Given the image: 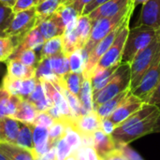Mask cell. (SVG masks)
Wrapping results in <instances>:
<instances>
[{"label": "cell", "mask_w": 160, "mask_h": 160, "mask_svg": "<svg viewBox=\"0 0 160 160\" xmlns=\"http://www.w3.org/2000/svg\"><path fill=\"white\" fill-rule=\"evenodd\" d=\"M107 1H110V0H93L91 3H89L84 8H83V11L82 13V15H88L91 11H93L94 9H96L98 7H99L100 5L106 3Z\"/></svg>", "instance_id": "49"}, {"label": "cell", "mask_w": 160, "mask_h": 160, "mask_svg": "<svg viewBox=\"0 0 160 160\" xmlns=\"http://www.w3.org/2000/svg\"><path fill=\"white\" fill-rule=\"evenodd\" d=\"M116 149L121 150V152L123 153V155L125 156L127 160H144L138 152H136L134 149H132L130 146H128V144L121 145Z\"/></svg>", "instance_id": "45"}, {"label": "cell", "mask_w": 160, "mask_h": 160, "mask_svg": "<svg viewBox=\"0 0 160 160\" xmlns=\"http://www.w3.org/2000/svg\"><path fill=\"white\" fill-rule=\"evenodd\" d=\"M0 160H9L4 154H2L1 152H0Z\"/></svg>", "instance_id": "59"}, {"label": "cell", "mask_w": 160, "mask_h": 160, "mask_svg": "<svg viewBox=\"0 0 160 160\" xmlns=\"http://www.w3.org/2000/svg\"><path fill=\"white\" fill-rule=\"evenodd\" d=\"M21 99L22 98L11 95L0 86V119L6 116L13 117Z\"/></svg>", "instance_id": "20"}, {"label": "cell", "mask_w": 160, "mask_h": 160, "mask_svg": "<svg viewBox=\"0 0 160 160\" xmlns=\"http://www.w3.org/2000/svg\"><path fill=\"white\" fill-rule=\"evenodd\" d=\"M16 42L13 38L0 36V63H6L15 50Z\"/></svg>", "instance_id": "38"}, {"label": "cell", "mask_w": 160, "mask_h": 160, "mask_svg": "<svg viewBox=\"0 0 160 160\" xmlns=\"http://www.w3.org/2000/svg\"><path fill=\"white\" fill-rule=\"evenodd\" d=\"M82 81H83L82 74L69 71L61 80H59L58 82H55V83H58L59 85L65 87L70 93H72L73 95H75L79 98V94L81 91Z\"/></svg>", "instance_id": "30"}, {"label": "cell", "mask_w": 160, "mask_h": 160, "mask_svg": "<svg viewBox=\"0 0 160 160\" xmlns=\"http://www.w3.org/2000/svg\"><path fill=\"white\" fill-rule=\"evenodd\" d=\"M133 12L128 13L127 18L125 19L115 39L113 40L112 44L109 48V50L103 54V56L99 59L98 63L97 64L95 70H99L102 68H107L114 66H119L121 64L122 53L124 51L125 43L128 38V34L129 31V22ZM93 72V73H94Z\"/></svg>", "instance_id": "6"}, {"label": "cell", "mask_w": 160, "mask_h": 160, "mask_svg": "<svg viewBox=\"0 0 160 160\" xmlns=\"http://www.w3.org/2000/svg\"><path fill=\"white\" fill-rule=\"evenodd\" d=\"M33 129H34L33 124H24L21 122V127H20L19 134H18L15 144L21 147L32 150L34 148Z\"/></svg>", "instance_id": "33"}, {"label": "cell", "mask_w": 160, "mask_h": 160, "mask_svg": "<svg viewBox=\"0 0 160 160\" xmlns=\"http://www.w3.org/2000/svg\"><path fill=\"white\" fill-rule=\"evenodd\" d=\"M73 128L82 136L94 134L97 130L101 129V119L95 111L74 119L71 123Z\"/></svg>", "instance_id": "14"}, {"label": "cell", "mask_w": 160, "mask_h": 160, "mask_svg": "<svg viewBox=\"0 0 160 160\" xmlns=\"http://www.w3.org/2000/svg\"><path fill=\"white\" fill-rule=\"evenodd\" d=\"M37 25V14L35 8L14 13L8 26L0 36L13 38L15 42L19 41L25 34Z\"/></svg>", "instance_id": "7"}, {"label": "cell", "mask_w": 160, "mask_h": 160, "mask_svg": "<svg viewBox=\"0 0 160 160\" xmlns=\"http://www.w3.org/2000/svg\"><path fill=\"white\" fill-rule=\"evenodd\" d=\"M143 103L144 102L141 98L134 96L130 91L121 104L117 107V109L111 114L109 119L117 127L126 119H128L132 113L137 112L143 105Z\"/></svg>", "instance_id": "11"}, {"label": "cell", "mask_w": 160, "mask_h": 160, "mask_svg": "<svg viewBox=\"0 0 160 160\" xmlns=\"http://www.w3.org/2000/svg\"><path fill=\"white\" fill-rule=\"evenodd\" d=\"M160 82V52L150 68L146 70L138 86L131 93L141 98L143 102L152 94Z\"/></svg>", "instance_id": "8"}, {"label": "cell", "mask_w": 160, "mask_h": 160, "mask_svg": "<svg viewBox=\"0 0 160 160\" xmlns=\"http://www.w3.org/2000/svg\"><path fill=\"white\" fill-rule=\"evenodd\" d=\"M94 149L98 158H102L107 154L116 149V147L112 136L107 135L101 129H98L94 133Z\"/></svg>", "instance_id": "23"}, {"label": "cell", "mask_w": 160, "mask_h": 160, "mask_svg": "<svg viewBox=\"0 0 160 160\" xmlns=\"http://www.w3.org/2000/svg\"><path fill=\"white\" fill-rule=\"evenodd\" d=\"M40 0H16V3L14 7L12 8V10L14 13L27 10L32 8H35Z\"/></svg>", "instance_id": "44"}, {"label": "cell", "mask_w": 160, "mask_h": 160, "mask_svg": "<svg viewBox=\"0 0 160 160\" xmlns=\"http://www.w3.org/2000/svg\"><path fill=\"white\" fill-rule=\"evenodd\" d=\"M137 25H145L160 30V0H148L142 5Z\"/></svg>", "instance_id": "13"}, {"label": "cell", "mask_w": 160, "mask_h": 160, "mask_svg": "<svg viewBox=\"0 0 160 160\" xmlns=\"http://www.w3.org/2000/svg\"><path fill=\"white\" fill-rule=\"evenodd\" d=\"M118 66L102 68L99 70H96L92 77H91V83H92V89L93 94L102 89L113 77Z\"/></svg>", "instance_id": "26"}, {"label": "cell", "mask_w": 160, "mask_h": 160, "mask_svg": "<svg viewBox=\"0 0 160 160\" xmlns=\"http://www.w3.org/2000/svg\"><path fill=\"white\" fill-rule=\"evenodd\" d=\"M75 0H61V5H72Z\"/></svg>", "instance_id": "57"}, {"label": "cell", "mask_w": 160, "mask_h": 160, "mask_svg": "<svg viewBox=\"0 0 160 160\" xmlns=\"http://www.w3.org/2000/svg\"><path fill=\"white\" fill-rule=\"evenodd\" d=\"M148 0H131L132 4H133V7L136 8L138 5H143L145 2H147Z\"/></svg>", "instance_id": "56"}, {"label": "cell", "mask_w": 160, "mask_h": 160, "mask_svg": "<svg viewBox=\"0 0 160 160\" xmlns=\"http://www.w3.org/2000/svg\"><path fill=\"white\" fill-rule=\"evenodd\" d=\"M131 78L130 64L121 63L112 80L99 91L93 94V108L97 110L98 106L114 98L118 94L129 88Z\"/></svg>", "instance_id": "1"}, {"label": "cell", "mask_w": 160, "mask_h": 160, "mask_svg": "<svg viewBox=\"0 0 160 160\" xmlns=\"http://www.w3.org/2000/svg\"><path fill=\"white\" fill-rule=\"evenodd\" d=\"M20 127L21 122L13 117L6 116L0 119V142L15 144Z\"/></svg>", "instance_id": "16"}, {"label": "cell", "mask_w": 160, "mask_h": 160, "mask_svg": "<svg viewBox=\"0 0 160 160\" xmlns=\"http://www.w3.org/2000/svg\"><path fill=\"white\" fill-rule=\"evenodd\" d=\"M56 150V158L55 160H65L68 157H69L72 153L71 146L68 143L65 138L59 140L55 144Z\"/></svg>", "instance_id": "41"}, {"label": "cell", "mask_w": 160, "mask_h": 160, "mask_svg": "<svg viewBox=\"0 0 160 160\" xmlns=\"http://www.w3.org/2000/svg\"><path fill=\"white\" fill-rule=\"evenodd\" d=\"M38 112L33 104H31L28 100L22 98L19 102L13 118L24 124H33Z\"/></svg>", "instance_id": "24"}, {"label": "cell", "mask_w": 160, "mask_h": 160, "mask_svg": "<svg viewBox=\"0 0 160 160\" xmlns=\"http://www.w3.org/2000/svg\"><path fill=\"white\" fill-rule=\"evenodd\" d=\"M48 139H49V129L47 128L34 126V129H33L34 147H38L47 143Z\"/></svg>", "instance_id": "40"}, {"label": "cell", "mask_w": 160, "mask_h": 160, "mask_svg": "<svg viewBox=\"0 0 160 160\" xmlns=\"http://www.w3.org/2000/svg\"><path fill=\"white\" fill-rule=\"evenodd\" d=\"M82 145L84 147H94V134L82 135Z\"/></svg>", "instance_id": "52"}, {"label": "cell", "mask_w": 160, "mask_h": 160, "mask_svg": "<svg viewBox=\"0 0 160 160\" xmlns=\"http://www.w3.org/2000/svg\"><path fill=\"white\" fill-rule=\"evenodd\" d=\"M92 21L90 20V18L88 17V15H80L78 20H77V23H76V34L79 39V46L80 49H83L84 46L86 45L90 34H91V30H92Z\"/></svg>", "instance_id": "27"}, {"label": "cell", "mask_w": 160, "mask_h": 160, "mask_svg": "<svg viewBox=\"0 0 160 160\" xmlns=\"http://www.w3.org/2000/svg\"><path fill=\"white\" fill-rule=\"evenodd\" d=\"M160 35V30L145 25H136L129 28L122 53L121 63L130 64L136 54L147 47Z\"/></svg>", "instance_id": "2"}, {"label": "cell", "mask_w": 160, "mask_h": 160, "mask_svg": "<svg viewBox=\"0 0 160 160\" xmlns=\"http://www.w3.org/2000/svg\"><path fill=\"white\" fill-rule=\"evenodd\" d=\"M41 61H43V63L46 65V67L49 68V70L58 80H61L67 73H68L70 71L68 57L63 52H60L56 55L42 59Z\"/></svg>", "instance_id": "18"}, {"label": "cell", "mask_w": 160, "mask_h": 160, "mask_svg": "<svg viewBox=\"0 0 160 160\" xmlns=\"http://www.w3.org/2000/svg\"><path fill=\"white\" fill-rule=\"evenodd\" d=\"M10 58L17 59L28 67H35V68H37L38 63L39 61V58L37 56L35 50H31V49L16 51L12 53V55L9 57V59Z\"/></svg>", "instance_id": "36"}, {"label": "cell", "mask_w": 160, "mask_h": 160, "mask_svg": "<svg viewBox=\"0 0 160 160\" xmlns=\"http://www.w3.org/2000/svg\"><path fill=\"white\" fill-rule=\"evenodd\" d=\"M36 27L45 40L52 38L54 37L63 36L65 32V28L60 23L55 13L47 18L38 21Z\"/></svg>", "instance_id": "15"}, {"label": "cell", "mask_w": 160, "mask_h": 160, "mask_svg": "<svg viewBox=\"0 0 160 160\" xmlns=\"http://www.w3.org/2000/svg\"><path fill=\"white\" fill-rule=\"evenodd\" d=\"M99 160H127L121 150L119 149H114L109 154H107L104 158H99Z\"/></svg>", "instance_id": "48"}, {"label": "cell", "mask_w": 160, "mask_h": 160, "mask_svg": "<svg viewBox=\"0 0 160 160\" xmlns=\"http://www.w3.org/2000/svg\"><path fill=\"white\" fill-rule=\"evenodd\" d=\"M130 12H133V11H130ZM129 12V13H130ZM127 18V17H126ZM125 18V19H126ZM125 21V20H124ZM124 21L119 24L117 25L115 28H113L104 38H102L96 46L95 48L91 51V52L89 53V56H88V60H87V63H86V66H85V68L82 72V76L83 78H89L91 79L92 75H93V72L95 70V68L97 66V64L98 63L99 59L103 56V54L109 50V48L111 47V45L112 44L113 40L115 39Z\"/></svg>", "instance_id": "9"}, {"label": "cell", "mask_w": 160, "mask_h": 160, "mask_svg": "<svg viewBox=\"0 0 160 160\" xmlns=\"http://www.w3.org/2000/svg\"><path fill=\"white\" fill-rule=\"evenodd\" d=\"M67 57L68 60L70 72L82 74V72L85 68V66H86V60L83 56L82 49L75 50L74 52L68 53L67 55Z\"/></svg>", "instance_id": "35"}, {"label": "cell", "mask_w": 160, "mask_h": 160, "mask_svg": "<svg viewBox=\"0 0 160 160\" xmlns=\"http://www.w3.org/2000/svg\"><path fill=\"white\" fill-rule=\"evenodd\" d=\"M66 126L67 122L65 121H55L53 125L49 129V139L48 142L52 148L55 146L56 142L63 139L66 134Z\"/></svg>", "instance_id": "37"}, {"label": "cell", "mask_w": 160, "mask_h": 160, "mask_svg": "<svg viewBox=\"0 0 160 160\" xmlns=\"http://www.w3.org/2000/svg\"><path fill=\"white\" fill-rule=\"evenodd\" d=\"M61 5V0H41L36 7L37 22L47 18L56 12Z\"/></svg>", "instance_id": "34"}, {"label": "cell", "mask_w": 160, "mask_h": 160, "mask_svg": "<svg viewBox=\"0 0 160 160\" xmlns=\"http://www.w3.org/2000/svg\"><path fill=\"white\" fill-rule=\"evenodd\" d=\"M38 82V79H13L5 75L2 82V87H4L11 95L20 97L23 99H26L35 90Z\"/></svg>", "instance_id": "10"}, {"label": "cell", "mask_w": 160, "mask_h": 160, "mask_svg": "<svg viewBox=\"0 0 160 160\" xmlns=\"http://www.w3.org/2000/svg\"><path fill=\"white\" fill-rule=\"evenodd\" d=\"M71 122L67 123L66 126V134H65V139L68 142V143L71 146L72 152H75L82 146V138L81 135L73 128Z\"/></svg>", "instance_id": "39"}, {"label": "cell", "mask_w": 160, "mask_h": 160, "mask_svg": "<svg viewBox=\"0 0 160 160\" xmlns=\"http://www.w3.org/2000/svg\"><path fill=\"white\" fill-rule=\"evenodd\" d=\"M7 74L13 79H31L36 77V68L28 67L17 59L10 58L7 62Z\"/></svg>", "instance_id": "17"}, {"label": "cell", "mask_w": 160, "mask_h": 160, "mask_svg": "<svg viewBox=\"0 0 160 160\" xmlns=\"http://www.w3.org/2000/svg\"><path fill=\"white\" fill-rule=\"evenodd\" d=\"M159 108L157 105H151L148 103H143V105L134 113H132L128 119H126L124 122H122L119 126H117L116 128H126L133 124H136L143 119H145L146 117H148L151 113H153L154 112H156L157 110H158Z\"/></svg>", "instance_id": "29"}, {"label": "cell", "mask_w": 160, "mask_h": 160, "mask_svg": "<svg viewBox=\"0 0 160 160\" xmlns=\"http://www.w3.org/2000/svg\"><path fill=\"white\" fill-rule=\"evenodd\" d=\"M160 52V35L154 39L147 47L136 54L130 63L131 78L129 89L134 90L140 83L146 70L150 68L152 63L158 57Z\"/></svg>", "instance_id": "5"}, {"label": "cell", "mask_w": 160, "mask_h": 160, "mask_svg": "<svg viewBox=\"0 0 160 160\" xmlns=\"http://www.w3.org/2000/svg\"><path fill=\"white\" fill-rule=\"evenodd\" d=\"M132 4L131 0H110L100 5L88 14L92 22L101 18L112 17L127 9Z\"/></svg>", "instance_id": "12"}, {"label": "cell", "mask_w": 160, "mask_h": 160, "mask_svg": "<svg viewBox=\"0 0 160 160\" xmlns=\"http://www.w3.org/2000/svg\"><path fill=\"white\" fill-rule=\"evenodd\" d=\"M87 160H99L98 154L96 153L94 147H86Z\"/></svg>", "instance_id": "53"}, {"label": "cell", "mask_w": 160, "mask_h": 160, "mask_svg": "<svg viewBox=\"0 0 160 160\" xmlns=\"http://www.w3.org/2000/svg\"><path fill=\"white\" fill-rule=\"evenodd\" d=\"M134 8H135L133 7V4H131L127 9H124L123 11L119 12L118 14H116L114 16L101 18L93 22L89 39H88L86 45L84 46V48L82 49V52L86 60V63L88 60L89 53L95 48V46L102 38H104L113 28H115L117 25H119L125 20V18L128 16V14L130 11H134Z\"/></svg>", "instance_id": "3"}, {"label": "cell", "mask_w": 160, "mask_h": 160, "mask_svg": "<svg viewBox=\"0 0 160 160\" xmlns=\"http://www.w3.org/2000/svg\"><path fill=\"white\" fill-rule=\"evenodd\" d=\"M31 104L34 105V107L37 109V111L39 112H47L52 106V103L48 98L45 89L39 80H38L37 85L33 93L26 98Z\"/></svg>", "instance_id": "22"}, {"label": "cell", "mask_w": 160, "mask_h": 160, "mask_svg": "<svg viewBox=\"0 0 160 160\" xmlns=\"http://www.w3.org/2000/svg\"><path fill=\"white\" fill-rule=\"evenodd\" d=\"M93 0H75V2L72 4V6L75 8V9L79 12L80 15H82V11H83V8L89 4L91 3Z\"/></svg>", "instance_id": "51"}, {"label": "cell", "mask_w": 160, "mask_h": 160, "mask_svg": "<svg viewBox=\"0 0 160 160\" xmlns=\"http://www.w3.org/2000/svg\"><path fill=\"white\" fill-rule=\"evenodd\" d=\"M3 74H4V69H3V68H2V66L0 64V75H3Z\"/></svg>", "instance_id": "60"}, {"label": "cell", "mask_w": 160, "mask_h": 160, "mask_svg": "<svg viewBox=\"0 0 160 160\" xmlns=\"http://www.w3.org/2000/svg\"><path fill=\"white\" fill-rule=\"evenodd\" d=\"M153 132H160V114L157 120V123L153 128Z\"/></svg>", "instance_id": "55"}, {"label": "cell", "mask_w": 160, "mask_h": 160, "mask_svg": "<svg viewBox=\"0 0 160 160\" xmlns=\"http://www.w3.org/2000/svg\"><path fill=\"white\" fill-rule=\"evenodd\" d=\"M160 114V109L157 110L153 113H151L145 119L133 124L126 128H115L114 131L111 135L114 143L115 147L118 148L121 145L128 144L131 142L153 132V128L157 123V120Z\"/></svg>", "instance_id": "4"}, {"label": "cell", "mask_w": 160, "mask_h": 160, "mask_svg": "<svg viewBox=\"0 0 160 160\" xmlns=\"http://www.w3.org/2000/svg\"><path fill=\"white\" fill-rule=\"evenodd\" d=\"M44 42L45 39L43 38L39 31L37 29V27H34L27 34H25L19 41H17L14 52L25 50V49H31L36 51L41 49Z\"/></svg>", "instance_id": "21"}, {"label": "cell", "mask_w": 160, "mask_h": 160, "mask_svg": "<svg viewBox=\"0 0 160 160\" xmlns=\"http://www.w3.org/2000/svg\"><path fill=\"white\" fill-rule=\"evenodd\" d=\"M116 126L115 124L111 121L109 118H106V119H102L101 120V130L107 134V135H112V132L114 131Z\"/></svg>", "instance_id": "47"}, {"label": "cell", "mask_w": 160, "mask_h": 160, "mask_svg": "<svg viewBox=\"0 0 160 160\" xmlns=\"http://www.w3.org/2000/svg\"><path fill=\"white\" fill-rule=\"evenodd\" d=\"M63 48V39L62 36L54 37L52 38L45 40L43 43L41 49H40V55L39 60L56 55L60 52H62Z\"/></svg>", "instance_id": "32"}, {"label": "cell", "mask_w": 160, "mask_h": 160, "mask_svg": "<svg viewBox=\"0 0 160 160\" xmlns=\"http://www.w3.org/2000/svg\"><path fill=\"white\" fill-rule=\"evenodd\" d=\"M65 160H78L77 159V158H76V155H75V153H71V155L69 156V157H68Z\"/></svg>", "instance_id": "58"}, {"label": "cell", "mask_w": 160, "mask_h": 160, "mask_svg": "<svg viewBox=\"0 0 160 160\" xmlns=\"http://www.w3.org/2000/svg\"><path fill=\"white\" fill-rule=\"evenodd\" d=\"M0 3H1L2 5L8 7V8H12L14 7L15 3H16V0H0Z\"/></svg>", "instance_id": "54"}, {"label": "cell", "mask_w": 160, "mask_h": 160, "mask_svg": "<svg viewBox=\"0 0 160 160\" xmlns=\"http://www.w3.org/2000/svg\"><path fill=\"white\" fill-rule=\"evenodd\" d=\"M55 158H56V150H55V146H54V147L51 148L44 155L36 157L35 160H55Z\"/></svg>", "instance_id": "50"}, {"label": "cell", "mask_w": 160, "mask_h": 160, "mask_svg": "<svg viewBox=\"0 0 160 160\" xmlns=\"http://www.w3.org/2000/svg\"><path fill=\"white\" fill-rule=\"evenodd\" d=\"M55 15L65 29L68 26L76 25L77 20L80 16L79 12L72 5H60Z\"/></svg>", "instance_id": "28"}, {"label": "cell", "mask_w": 160, "mask_h": 160, "mask_svg": "<svg viewBox=\"0 0 160 160\" xmlns=\"http://www.w3.org/2000/svg\"><path fill=\"white\" fill-rule=\"evenodd\" d=\"M79 99L81 101L82 109L87 113L94 111V108H93V89H92L91 79L83 78L82 87H81V91L79 94Z\"/></svg>", "instance_id": "31"}, {"label": "cell", "mask_w": 160, "mask_h": 160, "mask_svg": "<svg viewBox=\"0 0 160 160\" xmlns=\"http://www.w3.org/2000/svg\"><path fill=\"white\" fill-rule=\"evenodd\" d=\"M131 90L128 88L127 90H125L124 92L118 94L117 96H115L114 98H111L110 100L106 101L105 103L101 104L100 106H98L97 108V110L95 111L97 112V114L98 115V117L102 120V119H106L109 118L111 116V114L117 109V107L121 104V102L125 99V98L128 96V94L130 92Z\"/></svg>", "instance_id": "25"}, {"label": "cell", "mask_w": 160, "mask_h": 160, "mask_svg": "<svg viewBox=\"0 0 160 160\" xmlns=\"http://www.w3.org/2000/svg\"><path fill=\"white\" fill-rule=\"evenodd\" d=\"M145 103L151 105H157V106L160 104V82L152 92V94L148 97V98L145 100Z\"/></svg>", "instance_id": "46"}, {"label": "cell", "mask_w": 160, "mask_h": 160, "mask_svg": "<svg viewBox=\"0 0 160 160\" xmlns=\"http://www.w3.org/2000/svg\"><path fill=\"white\" fill-rule=\"evenodd\" d=\"M14 12L12 8H8L0 3V35L8 26Z\"/></svg>", "instance_id": "42"}, {"label": "cell", "mask_w": 160, "mask_h": 160, "mask_svg": "<svg viewBox=\"0 0 160 160\" xmlns=\"http://www.w3.org/2000/svg\"><path fill=\"white\" fill-rule=\"evenodd\" d=\"M40 1H41V0H40ZM40 1H39V2H40ZM39 2H38V3H39Z\"/></svg>", "instance_id": "61"}, {"label": "cell", "mask_w": 160, "mask_h": 160, "mask_svg": "<svg viewBox=\"0 0 160 160\" xmlns=\"http://www.w3.org/2000/svg\"><path fill=\"white\" fill-rule=\"evenodd\" d=\"M33 149L29 150L14 143L0 142V152L9 160H35Z\"/></svg>", "instance_id": "19"}, {"label": "cell", "mask_w": 160, "mask_h": 160, "mask_svg": "<svg viewBox=\"0 0 160 160\" xmlns=\"http://www.w3.org/2000/svg\"><path fill=\"white\" fill-rule=\"evenodd\" d=\"M54 122H55L54 119L47 112H38V114L33 122V125L50 128L53 125Z\"/></svg>", "instance_id": "43"}]
</instances>
